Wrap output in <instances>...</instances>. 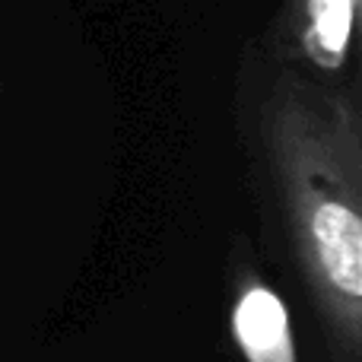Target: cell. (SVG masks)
<instances>
[{"mask_svg":"<svg viewBox=\"0 0 362 362\" xmlns=\"http://www.w3.org/2000/svg\"><path fill=\"white\" fill-rule=\"evenodd\" d=\"M359 0H286L264 32V57L325 80L350 74Z\"/></svg>","mask_w":362,"mask_h":362,"instance_id":"7a4b0ae2","label":"cell"},{"mask_svg":"<svg viewBox=\"0 0 362 362\" xmlns=\"http://www.w3.org/2000/svg\"><path fill=\"white\" fill-rule=\"evenodd\" d=\"M261 134L337 362H362V105L356 83L267 61Z\"/></svg>","mask_w":362,"mask_h":362,"instance_id":"6da1fadb","label":"cell"},{"mask_svg":"<svg viewBox=\"0 0 362 362\" xmlns=\"http://www.w3.org/2000/svg\"><path fill=\"white\" fill-rule=\"evenodd\" d=\"M229 325L245 362H299L286 302L261 276H242Z\"/></svg>","mask_w":362,"mask_h":362,"instance_id":"3957f363","label":"cell"}]
</instances>
